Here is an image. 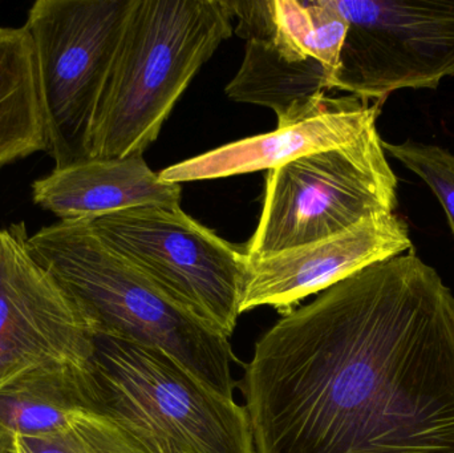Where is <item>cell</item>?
Here are the masks:
<instances>
[{
	"label": "cell",
	"mask_w": 454,
	"mask_h": 453,
	"mask_svg": "<svg viewBox=\"0 0 454 453\" xmlns=\"http://www.w3.org/2000/svg\"><path fill=\"white\" fill-rule=\"evenodd\" d=\"M255 453H454V295L418 255L282 316L239 383Z\"/></svg>",
	"instance_id": "obj_1"
},
{
	"label": "cell",
	"mask_w": 454,
	"mask_h": 453,
	"mask_svg": "<svg viewBox=\"0 0 454 453\" xmlns=\"http://www.w3.org/2000/svg\"><path fill=\"white\" fill-rule=\"evenodd\" d=\"M28 247L71 295L96 337L159 348L234 399L230 338L165 294L108 246L87 220L45 226L29 236Z\"/></svg>",
	"instance_id": "obj_2"
},
{
	"label": "cell",
	"mask_w": 454,
	"mask_h": 453,
	"mask_svg": "<svg viewBox=\"0 0 454 453\" xmlns=\"http://www.w3.org/2000/svg\"><path fill=\"white\" fill-rule=\"evenodd\" d=\"M226 0H132L98 104L90 159L144 154L232 34Z\"/></svg>",
	"instance_id": "obj_3"
},
{
	"label": "cell",
	"mask_w": 454,
	"mask_h": 453,
	"mask_svg": "<svg viewBox=\"0 0 454 453\" xmlns=\"http://www.w3.org/2000/svg\"><path fill=\"white\" fill-rule=\"evenodd\" d=\"M104 414L149 453H255L245 407L159 348L96 337Z\"/></svg>",
	"instance_id": "obj_4"
},
{
	"label": "cell",
	"mask_w": 454,
	"mask_h": 453,
	"mask_svg": "<svg viewBox=\"0 0 454 453\" xmlns=\"http://www.w3.org/2000/svg\"><path fill=\"white\" fill-rule=\"evenodd\" d=\"M396 207L397 177L376 128L355 143L269 170L261 218L243 249L250 260L295 249Z\"/></svg>",
	"instance_id": "obj_5"
},
{
	"label": "cell",
	"mask_w": 454,
	"mask_h": 453,
	"mask_svg": "<svg viewBox=\"0 0 454 453\" xmlns=\"http://www.w3.org/2000/svg\"><path fill=\"white\" fill-rule=\"evenodd\" d=\"M132 0H37L32 40L47 152L63 169L90 159L98 104Z\"/></svg>",
	"instance_id": "obj_6"
},
{
	"label": "cell",
	"mask_w": 454,
	"mask_h": 453,
	"mask_svg": "<svg viewBox=\"0 0 454 453\" xmlns=\"http://www.w3.org/2000/svg\"><path fill=\"white\" fill-rule=\"evenodd\" d=\"M87 221L165 294L231 337L247 274L245 249L197 223L180 205L133 207Z\"/></svg>",
	"instance_id": "obj_7"
},
{
	"label": "cell",
	"mask_w": 454,
	"mask_h": 453,
	"mask_svg": "<svg viewBox=\"0 0 454 453\" xmlns=\"http://www.w3.org/2000/svg\"><path fill=\"white\" fill-rule=\"evenodd\" d=\"M348 24L333 90L380 104L454 77V0H333Z\"/></svg>",
	"instance_id": "obj_8"
},
{
	"label": "cell",
	"mask_w": 454,
	"mask_h": 453,
	"mask_svg": "<svg viewBox=\"0 0 454 453\" xmlns=\"http://www.w3.org/2000/svg\"><path fill=\"white\" fill-rule=\"evenodd\" d=\"M26 223L0 229V387L52 363H92L96 334L29 252Z\"/></svg>",
	"instance_id": "obj_9"
},
{
	"label": "cell",
	"mask_w": 454,
	"mask_h": 453,
	"mask_svg": "<svg viewBox=\"0 0 454 453\" xmlns=\"http://www.w3.org/2000/svg\"><path fill=\"white\" fill-rule=\"evenodd\" d=\"M411 249L407 223L395 213H387L365 218L322 241L253 260L246 257L240 314L270 306L287 316L309 295Z\"/></svg>",
	"instance_id": "obj_10"
},
{
	"label": "cell",
	"mask_w": 454,
	"mask_h": 453,
	"mask_svg": "<svg viewBox=\"0 0 454 453\" xmlns=\"http://www.w3.org/2000/svg\"><path fill=\"white\" fill-rule=\"evenodd\" d=\"M380 104L355 96L330 98L303 116L264 135L234 141L159 173L168 184L215 180L272 170L294 160L347 145L376 129Z\"/></svg>",
	"instance_id": "obj_11"
},
{
	"label": "cell",
	"mask_w": 454,
	"mask_h": 453,
	"mask_svg": "<svg viewBox=\"0 0 454 453\" xmlns=\"http://www.w3.org/2000/svg\"><path fill=\"white\" fill-rule=\"evenodd\" d=\"M181 184L160 180L144 154L124 159H90L32 184V199L60 221L87 220L133 207H177Z\"/></svg>",
	"instance_id": "obj_12"
},
{
	"label": "cell",
	"mask_w": 454,
	"mask_h": 453,
	"mask_svg": "<svg viewBox=\"0 0 454 453\" xmlns=\"http://www.w3.org/2000/svg\"><path fill=\"white\" fill-rule=\"evenodd\" d=\"M90 412H103L92 363L45 364L0 387V430L15 438L52 435Z\"/></svg>",
	"instance_id": "obj_13"
},
{
	"label": "cell",
	"mask_w": 454,
	"mask_h": 453,
	"mask_svg": "<svg viewBox=\"0 0 454 453\" xmlns=\"http://www.w3.org/2000/svg\"><path fill=\"white\" fill-rule=\"evenodd\" d=\"M235 34L246 42L271 45L290 60L315 58L333 69L335 76L346 39V19L333 0H227Z\"/></svg>",
	"instance_id": "obj_14"
},
{
	"label": "cell",
	"mask_w": 454,
	"mask_h": 453,
	"mask_svg": "<svg viewBox=\"0 0 454 453\" xmlns=\"http://www.w3.org/2000/svg\"><path fill=\"white\" fill-rule=\"evenodd\" d=\"M333 71L315 58L290 60L261 42L246 43L242 66L227 84L226 95L237 103L272 109L278 125L314 109L333 90Z\"/></svg>",
	"instance_id": "obj_15"
},
{
	"label": "cell",
	"mask_w": 454,
	"mask_h": 453,
	"mask_svg": "<svg viewBox=\"0 0 454 453\" xmlns=\"http://www.w3.org/2000/svg\"><path fill=\"white\" fill-rule=\"evenodd\" d=\"M47 148L31 37L0 27V168Z\"/></svg>",
	"instance_id": "obj_16"
},
{
	"label": "cell",
	"mask_w": 454,
	"mask_h": 453,
	"mask_svg": "<svg viewBox=\"0 0 454 453\" xmlns=\"http://www.w3.org/2000/svg\"><path fill=\"white\" fill-rule=\"evenodd\" d=\"M19 453H149L104 412H90L52 435L16 438Z\"/></svg>",
	"instance_id": "obj_17"
},
{
	"label": "cell",
	"mask_w": 454,
	"mask_h": 453,
	"mask_svg": "<svg viewBox=\"0 0 454 453\" xmlns=\"http://www.w3.org/2000/svg\"><path fill=\"white\" fill-rule=\"evenodd\" d=\"M386 153L415 173L437 197L454 236V153L434 144L407 140L391 144L383 141Z\"/></svg>",
	"instance_id": "obj_18"
},
{
	"label": "cell",
	"mask_w": 454,
	"mask_h": 453,
	"mask_svg": "<svg viewBox=\"0 0 454 453\" xmlns=\"http://www.w3.org/2000/svg\"><path fill=\"white\" fill-rule=\"evenodd\" d=\"M16 449V438L0 430V453H12Z\"/></svg>",
	"instance_id": "obj_19"
}]
</instances>
